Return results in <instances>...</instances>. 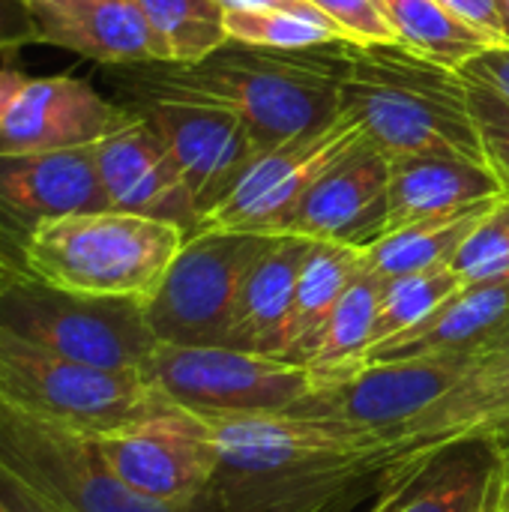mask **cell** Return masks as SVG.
Here are the masks:
<instances>
[{
	"label": "cell",
	"instance_id": "1",
	"mask_svg": "<svg viewBox=\"0 0 509 512\" xmlns=\"http://www.w3.org/2000/svg\"><path fill=\"white\" fill-rule=\"evenodd\" d=\"M204 417V414H201ZM222 512H324L381 474V435L297 414L207 417Z\"/></svg>",
	"mask_w": 509,
	"mask_h": 512
},
{
	"label": "cell",
	"instance_id": "2",
	"mask_svg": "<svg viewBox=\"0 0 509 512\" xmlns=\"http://www.w3.org/2000/svg\"><path fill=\"white\" fill-rule=\"evenodd\" d=\"M342 114L390 159L462 156L489 162L465 75L420 57L402 42L342 48Z\"/></svg>",
	"mask_w": 509,
	"mask_h": 512
},
{
	"label": "cell",
	"instance_id": "3",
	"mask_svg": "<svg viewBox=\"0 0 509 512\" xmlns=\"http://www.w3.org/2000/svg\"><path fill=\"white\" fill-rule=\"evenodd\" d=\"M345 45L276 51L228 42L198 63H159L162 69L156 72L129 75L144 84L231 105L264 153L342 117L339 81Z\"/></svg>",
	"mask_w": 509,
	"mask_h": 512
},
{
	"label": "cell",
	"instance_id": "4",
	"mask_svg": "<svg viewBox=\"0 0 509 512\" xmlns=\"http://www.w3.org/2000/svg\"><path fill=\"white\" fill-rule=\"evenodd\" d=\"M186 231L174 222L90 210L54 219L24 243V270L48 285L147 303L180 252Z\"/></svg>",
	"mask_w": 509,
	"mask_h": 512
},
{
	"label": "cell",
	"instance_id": "5",
	"mask_svg": "<svg viewBox=\"0 0 509 512\" xmlns=\"http://www.w3.org/2000/svg\"><path fill=\"white\" fill-rule=\"evenodd\" d=\"M0 330L99 369L141 372L159 348L141 300L75 294L30 273L0 285Z\"/></svg>",
	"mask_w": 509,
	"mask_h": 512
},
{
	"label": "cell",
	"instance_id": "6",
	"mask_svg": "<svg viewBox=\"0 0 509 512\" xmlns=\"http://www.w3.org/2000/svg\"><path fill=\"white\" fill-rule=\"evenodd\" d=\"M0 399L39 420L93 438L174 408L144 372L63 360L3 330Z\"/></svg>",
	"mask_w": 509,
	"mask_h": 512
},
{
	"label": "cell",
	"instance_id": "7",
	"mask_svg": "<svg viewBox=\"0 0 509 512\" xmlns=\"http://www.w3.org/2000/svg\"><path fill=\"white\" fill-rule=\"evenodd\" d=\"M0 465L57 512H222L216 489L192 504L135 492L111 471L93 435L39 420L3 399Z\"/></svg>",
	"mask_w": 509,
	"mask_h": 512
},
{
	"label": "cell",
	"instance_id": "8",
	"mask_svg": "<svg viewBox=\"0 0 509 512\" xmlns=\"http://www.w3.org/2000/svg\"><path fill=\"white\" fill-rule=\"evenodd\" d=\"M270 243V234L246 231L189 234L144 303L153 336L162 345L225 348L246 273Z\"/></svg>",
	"mask_w": 509,
	"mask_h": 512
},
{
	"label": "cell",
	"instance_id": "9",
	"mask_svg": "<svg viewBox=\"0 0 509 512\" xmlns=\"http://www.w3.org/2000/svg\"><path fill=\"white\" fill-rule=\"evenodd\" d=\"M141 372L177 408L204 417L288 414L315 390L303 363L237 348L159 342Z\"/></svg>",
	"mask_w": 509,
	"mask_h": 512
},
{
	"label": "cell",
	"instance_id": "10",
	"mask_svg": "<svg viewBox=\"0 0 509 512\" xmlns=\"http://www.w3.org/2000/svg\"><path fill=\"white\" fill-rule=\"evenodd\" d=\"M123 93L129 108L150 120L168 144L201 225L261 153L246 120L225 102L144 84L132 75H126Z\"/></svg>",
	"mask_w": 509,
	"mask_h": 512
},
{
	"label": "cell",
	"instance_id": "11",
	"mask_svg": "<svg viewBox=\"0 0 509 512\" xmlns=\"http://www.w3.org/2000/svg\"><path fill=\"white\" fill-rule=\"evenodd\" d=\"M483 357L474 351L369 360L345 381L315 387L288 414L390 435L438 405Z\"/></svg>",
	"mask_w": 509,
	"mask_h": 512
},
{
	"label": "cell",
	"instance_id": "12",
	"mask_svg": "<svg viewBox=\"0 0 509 512\" xmlns=\"http://www.w3.org/2000/svg\"><path fill=\"white\" fill-rule=\"evenodd\" d=\"M480 441L509 450V354L483 357L438 405L381 438V498L393 495L438 453Z\"/></svg>",
	"mask_w": 509,
	"mask_h": 512
},
{
	"label": "cell",
	"instance_id": "13",
	"mask_svg": "<svg viewBox=\"0 0 509 512\" xmlns=\"http://www.w3.org/2000/svg\"><path fill=\"white\" fill-rule=\"evenodd\" d=\"M96 444L126 486L165 504H192L210 495L222 462L210 420L177 405L96 435Z\"/></svg>",
	"mask_w": 509,
	"mask_h": 512
},
{
	"label": "cell",
	"instance_id": "14",
	"mask_svg": "<svg viewBox=\"0 0 509 512\" xmlns=\"http://www.w3.org/2000/svg\"><path fill=\"white\" fill-rule=\"evenodd\" d=\"M360 138H366L363 129L342 114L318 132L258 153L228 198L198 225V231H246L270 237L285 234L315 180Z\"/></svg>",
	"mask_w": 509,
	"mask_h": 512
},
{
	"label": "cell",
	"instance_id": "15",
	"mask_svg": "<svg viewBox=\"0 0 509 512\" xmlns=\"http://www.w3.org/2000/svg\"><path fill=\"white\" fill-rule=\"evenodd\" d=\"M108 210L96 168V144L42 153H0V249L18 264L36 228Z\"/></svg>",
	"mask_w": 509,
	"mask_h": 512
},
{
	"label": "cell",
	"instance_id": "16",
	"mask_svg": "<svg viewBox=\"0 0 509 512\" xmlns=\"http://www.w3.org/2000/svg\"><path fill=\"white\" fill-rule=\"evenodd\" d=\"M390 177L393 159L369 138H360L315 180L285 234L369 249L387 234Z\"/></svg>",
	"mask_w": 509,
	"mask_h": 512
},
{
	"label": "cell",
	"instance_id": "17",
	"mask_svg": "<svg viewBox=\"0 0 509 512\" xmlns=\"http://www.w3.org/2000/svg\"><path fill=\"white\" fill-rule=\"evenodd\" d=\"M96 168L111 210L174 222L186 237L198 231V213L168 144L135 108L123 126L96 141Z\"/></svg>",
	"mask_w": 509,
	"mask_h": 512
},
{
	"label": "cell",
	"instance_id": "18",
	"mask_svg": "<svg viewBox=\"0 0 509 512\" xmlns=\"http://www.w3.org/2000/svg\"><path fill=\"white\" fill-rule=\"evenodd\" d=\"M129 117V105H114L81 78H30L0 120V153L87 147Z\"/></svg>",
	"mask_w": 509,
	"mask_h": 512
},
{
	"label": "cell",
	"instance_id": "19",
	"mask_svg": "<svg viewBox=\"0 0 509 512\" xmlns=\"http://www.w3.org/2000/svg\"><path fill=\"white\" fill-rule=\"evenodd\" d=\"M39 42L108 66L168 63L138 0H27Z\"/></svg>",
	"mask_w": 509,
	"mask_h": 512
},
{
	"label": "cell",
	"instance_id": "20",
	"mask_svg": "<svg viewBox=\"0 0 509 512\" xmlns=\"http://www.w3.org/2000/svg\"><path fill=\"white\" fill-rule=\"evenodd\" d=\"M504 456L480 441L429 459L405 486L381 498L375 512H504Z\"/></svg>",
	"mask_w": 509,
	"mask_h": 512
},
{
	"label": "cell",
	"instance_id": "21",
	"mask_svg": "<svg viewBox=\"0 0 509 512\" xmlns=\"http://www.w3.org/2000/svg\"><path fill=\"white\" fill-rule=\"evenodd\" d=\"M309 243H312L309 237H297V234L273 237V243L246 273L225 348L285 360L297 279Z\"/></svg>",
	"mask_w": 509,
	"mask_h": 512
},
{
	"label": "cell",
	"instance_id": "22",
	"mask_svg": "<svg viewBox=\"0 0 509 512\" xmlns=\"http://www.w3.org/2000/svg\"><path fill=\"white\" fill-rule=\"evenodd\" d=\"M507 195L489 162L462 156L393 159L387 189V234L420 219L450 216Z\"/></svg>",
	"mask_w": 509,
	"mask_h": 512
},
{
	"label": "cell",
	"instance_id": "23",
	"mask_svg": "<svg viewBox=\"0 0 509 512\" xmlns=\"http://www.w3.org/2000/svg\"><path fill=\"white\" fill-rule=\"evenodd\" d=\"M509 318V282L465 285L453 300H447L423 324L375 345L369 360L393 357H429V354H456L474 351Z\"/></svg>",
	"mask_w": 509,
	"mask_h": 512
},
{
	"label": "cell",
	"instance_id": "24",
	"mask_svg": "<svg viewBox=\"0 0 509 512\" xmlns=\"http://www.w3.org/2000/svg\"><path fill=\"white\" fill-rule=\"evenodd\" d=\"M366 258L363 249L336 243V240H312L309 252L300 267L297 294H294V312H291V330H288V354L291 363H309L315 354L324 327L339 306L348 285L363 270Z\"/></svg>",
	"mask_w": 509,
	"mask_h": 512
},
{
	"label": "cell",
	"instance_id": "25",
	"mask_svg": "<svg viewBox=\"0 0 509 512\" xmlns=\"http://www.w3.org/2000/svg\"><path fill=\"white\" fill-rule=\"evenodd\" d=\"M381 291H384V279L363 264V270L357 273V279L348 285L339 306L333 309L324 336L306 363V369L315 378V387L345 381L369 363Z\"/></svg>",
	"mask_w": 509,
	"mask_h": 512
},
{
	"label": "cell",
	"instance_id": "26",
	"mask_svg": "<svg viewBox=\"0 0 509 512\" xmlns=\"http://www.w3.org/2000/svg\"><path fill=\"white\" fill-rule=\"evenodd\" d=\"M489 207L492 201L450 213V216H432V219H420L405 228H396L384 234L378 243H372L369 249H363L366 267L378 273L381 279H393V276L453 264L456 252L462 249V243L468 240V234L486 216Z\"/></svg>",
	"mask_w": 509,
	"mask_h": 512
},
{
	"label": "cell",
	"instance_id": "27",
	"mask_svg": "<svg viewBox=\"0 0 509 512\" xmlns=\"http://www.w3.org/2000/svg\"><path fill=\"white\" fill-rule=\"evenodd\" d=\"M399 42L426 60L462 72L468 60L489 48H504L495 36L477 30L438 0H381Z\"/></svg>",
	"mask_w": 509,
	"mask_h": 512
},
{
	"label": "cell",
	"instance_id": "28",
	"mask_svg": "<svg viewBox=\"0 0 509 512\" xmlns=\"http://www.w3.org/2000/svg\"><path fill=\"white\" fill-rule=\"evenodd\" d=\"M144 18L168 51V63H198L228 45L219 0H138Z\"/></svg>",
	"mask_w": 509,
	"mask_h": 512
},
{
	"label": "cell",
	"instance_id": "29",
	"mask_svg": "<svg viewBox=\"0 0 509 512\" xmlns=\"http://www.w3.org/2000/svg\"><path fill=\"white\" fill-rule=\"evenodd\" d=\"M462 288H465V282L453 270V264H441V267L384 279L372 348L405 333V330H411V327H417V324H423L447 300H453Z\"/></svg>",
	"mask_w": 509,
	"mask_h": 512
},
{
	"label": "cell",
	"instance_id": "30",
	"mask_svg": "<svg viewBox=\"0 0 509 512\" xmlns=\"http://www.w3.org/2000/svg\"><path fill=\"white\" fill-rule=\"evenodd\" d=\"M228 39L252 48L303 51L336 42H351L321 9L312 3L300 9H267V12H225Z\"/></svg>",
	"mask_w": 509,
	"mask_h": 512
},
{
	"label": "cell",
	"instance_id": "31",
	"mask_svg": "<svg viewBox=\"0 0 509 512\" xmlns=\"http://www.w3.org/2000/svg\"><path fill=\"white\" fill-rule=\"evenodd\" d=\"M453 270L465 285L509 282V195L492 201L453 258Z\"/></svg>",
	"mask_w": 509,
	"mask_h": 512
},
{
	"label": "cell",
	"instance_id": "32",
	"mask_svg": "<svg viewBox=\"0 0 509 512\" xmlns=\"http://www.w3.org/2000/svg\"><path fill=\"white\" fill-rule=\"evenodd\" d=\"M465 84H468V102H471V114H474L486 159L509 195V99L504 93L492 90L489 84L474 81L468 75H465Z\"/></svg>",
	"mask_w": 509,
	"mask_h": 512
},
{
	"label": "cell",
	"instance_id": "33",
	"mask_svg": "<svg viewBox=\"0 0 509 512\" xmlns=\"http://www.w3.org/2000/svg\"><path fill=\"white\" fill-rule=\"evenodd\" d=\"M357 45H393L399 33L381 0H309Z\"/></svg>",
	"mask_w": 509,
	"mask_h": 512
},
{
	"label": "cell",
	"instance_id": "34",
	"mask_svg": "<svg viewBox=\"0 0 509 512\" xmlns=\"http://www.w3.org/2000/svg\"><path fill=\"white\" fill-rule=\"evenodd\" d=\"M39 42L27 0H0V54Z\"/></svg>",
	"mask_w": 509,
	"mask_h": 512
},
{
	"label": "cell",
	"instance_id": "35",
	"mask_svg": "<svg viewBox=\"0 0 509 512\" xmlns=\"http://www.w3.org/2000/svg\"><path fill=\"white\" fill-rule=\"evenodd\" d=\"M462 75L489 84L509 99V48H489L462 66Z\"/></svg>",
	"mask_w": 509,
	"mask_h": 512
},
{
	"label": "cell",
	"instance_id": "36",
	"mask_svg": "<svg viewBox=\"0 0 509 512\" xmlns=\"http://www.w3.org/2000/svg\"><path fill=\"white\" fill-rule=\"evenodd\" d=\"M444 3L450 12H456L459 18H465L468 24H474L477 30L495 36L504 48H509L507 36H504V24L498 15V3L495 0H438Z\"/></svg>",
	"mask_w": 509,
	"mask_h": 512
},
{
	"label": "cell",
	"instance_id": "37",
	"mask_svg": "<svg viewBox=\"0 0 509 512\" xmlns=\"http://www.w3.org/2000/svg\"><path fill=\"white\" fill-rule=\"evenodd\" d=\"M0 512H57L0 465Z\"/></svg>",
	"mask_w": 509,
	"mask_h": 512
},
{
	"label": "cell",
	"instance_id": "38",
	"mask_svg": "<svg viewBox=\"0 0 509 512\" xmlns=\"http://www.w3.org/2000/svg\"><path fill=\"white\" fill-rule=\"evenodd\" d=\"M27 81H30V78H27L21 69H15V66H3V69H0V120H3V114L9 111V105L15 102V96L24 90Z\"/></svg>",
	"mask_w": 509,
	"mask_h": 512
},
{
	"label": "cell",
	"instance_id": "39",
	"mask_svg": "<svg viewBox=\"0 0 509 512\" xmlns=\"http://www.w3.org/2000/svg\"><path fill=\"white\" fill-rule=\"evenodd\" d=\"M225 12H267V9H300L309 0H219Z\"/></svg>",
	"mask_w": 509,
	"mask_h": 512
},
{
	"label": "cell",
	"instance_id": "40",
	"mask_svg": "<svg viewBox=\"0 0 509 512\" xmlns=\"http://www.w3.org/2000/svg\"><path fill=\"white\" fill-rule=\"evenodd\" d=\"M477 354L480 357H498V354H509V318L492 333L486 336L480 345H477Z\"/></svg>",
	"mask_w": 509,
	"mask_h": 512
},
{
	"label": "cell",
	"instance_id": "41",
	"mask_svg": "<svg viewBox=\"0 0 509 512\" xmlns=\"http://www.w3.org/2000/svg\"><path fill=\"white\" fill-rule=\"evenodd\" d=\"M18 273H27V270H24V264H18L12 255H6V252L0 249V285H3V282H9V279H12V276H18Z\"/></svg>",
	"mask_w": 509,
	"mask_h": 512
},
{
	"label": "cell",
	"instance_id": "42",
	"mask_svg": "<svg viewBox=\"0 0 509 512\" xmlns=\"http://www.w3.org/2000/svg\"><path fill=\"white\" fill-rule=\"evenodd\" d=\"M498 3V15H501V24H504V36L509 42V0H495Z\"/></svg>",
	"mask_w": 509,
	"mask_h": 512
},
{
	"label": "cell",
	"instance_id": "43",
	"mask_svg": "<svg viewBox=\"0 0 509 512\" xmlns=\"http://www.w3.org/2000/svg\"><path fill=\"white\" fill-rule=\"evenodd\" d=\"M501 456H504V465H507V486H504V512H509V450H504Z\"/></svg>",
	"mask_w": 509,
	"mask_h": 512
}]
</instances>
